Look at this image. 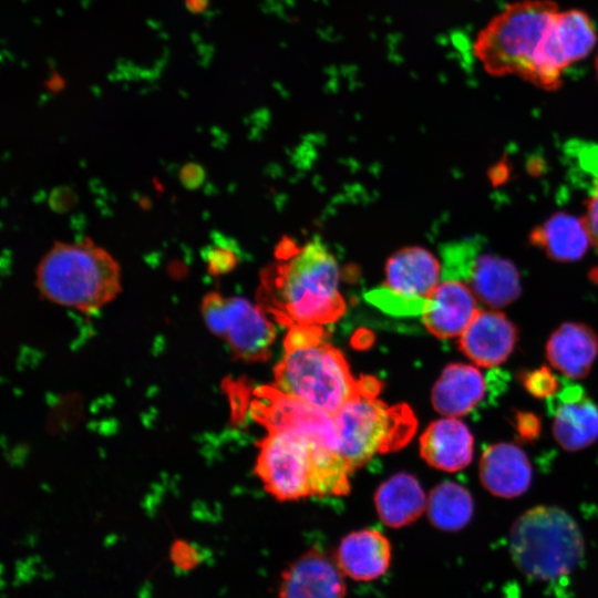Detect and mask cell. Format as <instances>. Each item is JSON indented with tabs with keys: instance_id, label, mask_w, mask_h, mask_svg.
I'll return each instance as SVG.
<instances>
[{
	"instance_id": "cell-16",
	"label": "cell",
	"mask_w": 598,
	"mask_h": 598,
	"mask_svg": "<svg viewBox=\"0 0 598 598\" xmlns=\"http://www.w3.org/2000/svg\"><path fill=\"white\" fill-rule=\"evenodd\" d=\"M420 454L432 467L444 472L465 468L474 454V437L461 420L433 421L420 437Z\"/></svg>"
},
{
	"instance_id": "cell-8",
	"label": "cell",
	"mask_w": 598,
	"mask_h": 598,
	"mask_svg": "<svg viewBox=\"0 0 598 598\" xmlns=\"http://www.w3.org/2000/svg\"><path fill=\"white\" fill-rule=\"evenodd\" d=\"M596 42V28L586 12L558 10L540 47L529 83L548 91L558 89L564 71L588 56Z\"/></svg>"
},
{
	"instance_id": "cell-29",
	"label": "cell",
	"mask_w": 598,
	"mask_h": 598,
	"mask_svg": "<svg viewBox=\"0 0 598 598\" xmlns=\"http://www.w3.org/2000/svg\"><path fill=\"white\" fill-rule=\"evenodd\" d=\"M174 564L184 570L194 568L198 563V557L193 547L183 542H176L171 551Z\"/></svg>"
},
{
	"instance_id": "cell-18",
	"label": "cell",
	"mask_w": 598,
	"mask_h": 598,
	"mask_svg": "<svg viewBox=\"0 0 598 598\" xmlns=\"http://www.w3.org/2000/svg\"><path fill=\"white\" fill-rule=\"evenodd\" d=\"M336 561L341 571L354 580H374L390 567L391 545L377 529L355 530L339 544Z\"/></svg>"
},
{
	"instance_id": "cell-1",
	"label": "cell",
	"mask_w": 598,
	"mask_h": 598,
	"mask_svg": "<svg viewBox=\"0 0 598 598\" xmlns=\"http://www.w3.org/2000/svg\"><path fill=\"white\" fill-rule=\"evenodd\" d=\"M266 270L259 306L281 324H319L338 320L346 311L334 257L318 240L282 255Z\"/></svg>"
},
{
	"instance_id": "cell-17",
	"label": "cell",
	"mask_w": 598,
	"mask_h": 598,
	"mask_svg": "<svg viewBox=\"0 0 598 598\" xmlns=\"http://www.w3.org/2000/svg\"><path fill=\"white\" fill-rule=\"evenodd\" d=\"M546 358L550 365L570 379H582L598 357V334L581 322H565L549 336Z\"/></svg>"
},
{
	"instance_id": "cell-19",
	"label": "cell",
	"mask_w": 598,
	"mask_h": 598,
	"mask_svg": "<svg viewBox=\"0 0 598 598\" xmlns=\"http://www.w3.org/2000/svg\"><path fill=\"white\" fill-rule=\"evenodd\" d=\"M442 269L437 259L421 247L403 248L385 266L384 286L415 299H426L440 283Z\"/></svg>"
},
{
	"instance_id": "cell-7",
	"label": "cell",
	"mask_w": 598,
	"mask_h": 598,
	"mask_svg": "<svg viewBox=\"0 0 598 598\" xmlns=\"http://www.w3.org/2000/svg\"><path fill=\"white\" fill-rule=\"evenodd\" d=\"M380 382L363 377L360 391L333 415L339 452L352 470L372 456L403 447L416 430V419L405 404L389 405L377 396Z\"/></svg>"
},
{
	"instance_id": "cell-27",
	"label": "cell",
	"mask_w": 598,
	"mask_h": 598,
	"mask_svg": "<svg viewBox=\"0 0 598 598\" xmlns=\"http://www.w3.org/2000/svg\"><path fill=\"white\" fill-rule=\"evenodd\" d=\"M207 270L210 275L229 272L237 264L235 254L225 247H214L206 255Z\"/></svg>"
},
{
	"instance_id": "cell-11",
	"label": "cell",
	"mask_w": 598,
	"mask_h": 598,
	"mask_svg": "<svg viewBox=\"0 0 598 598\" xmlns=\"http://www.w3.org/2000/svg\"><path fill=\"white\" fill-rule=\"evenodd\" d=\"M553 435L566 451L576 452L598 440V405L578 385L568 383L548 400Z\"/></svg>"
},
{
	"instance_id": "cell-5",
	"label": "cell",
	"mask_w": 598,
	"mask_h": 598,
	"mask_svg": "<svg viewBox=\"0 0 598 598\" xmlns=\"http://www.w3.org/2000/svg\"><path fill=\"white\" fill-rule=\"evenodd\" d=\"M551 0L507 4L477 33L473 51L493 76L516 75L530 82L540 47L558 11Z\"/></svg>"
},
{
	"instance_id": "cell-9",
	"label": "cell",
	"mask_w": 598,
	"mask_h": 598,
	"mask_svg": "<svg viewBox=\"0 0 598 598\" xmlns=\"http://www.w3.org/2000/svg\"><path fill=\"white\" fill-rule=\"evenodd\" d=\"M250 410L254 419L268 432L283 431L307 436L339 451L333 415L272 385L256 391Z\"/></svg>"
},
{
	"instance_id": "cell-14",
	"label": "cell",
	"mask_w": 598,
	"mask_h": 598,
	"mask_svg": "<svg viewBox=\"0 0 598 598\" xmlns=\"http://www.w3.org/2000/svg\"><path fill=\"white\" fill-rule=\"evenodd\" d=\"M477 311V298L466 282L444 279L427 297L421 316L429 332L450 339L461 336Z\"/></svg>"
},
{
	"instance_id": "cell-20",
	"label": "cell",
	"mask_w": 598,
	"mask_h": 598,
	"mask_svg": "<svg viewBox=\"0 0 598 598\" xmlns=\"http://www.w3.org/2000/svg\"><path fill=\"white\" fill-rule=\"evenodd\" d=\"M485 392L486 380L476 367L450 363L436 380L431 400L436 412L455 417L463 416L476 408Z\"/></svg>"
},
{
	"instance_id": "cell-32",
	"label": "cell",
	"mask_w": 598,
	"mask_h": 598,
	"mask_svg": "<svg viewBox=\"0 0 598 598\" xmlns=\"http://www.w3.org/2000/svg\"><path fill=\"white\" fill-rule=\"evenodd\" d=\"M595 69H596L597 78H598V54H597L596 61H595Z\"/></svg>"
},
{
	"instance_id": "cell-12",
	"label": "cell",
	"mask_w": 598,
	"mask_h": 598,
	"mask_svg": "<svg viewBox=\"0 0 598 598\" xmlns=\"http://www.w3.org/2000/svg\"><path fill=\"white\" fill-rule=\"evenodd\" d=\"M342 574L326 553L309 549L282 571L278 598H344Z\"/></svg>"
},
{
	"instance_id": "cell-15",
	"label": "cell",
	"mask_w": 598,
	"mask_h": 598,
	"mask_svg": "<svg viewBox=\"0 0 598 598\" xmlns=\"http://www.w3.org/2000/svg\"><path fill=\"white\" fill-rule=\"evenodd\" d=\"M532 465L526 453L512 443H495L483 452L478 476L492 495L514 498L524 494L532 483Z\"/></svg>"
},
{
	"instance_id": "cell-10",
	"label": "cell",
	"mask_w": 598,
	"mask_h": 598,
	"mask_svg": "<svg viewBox=\"0 0 598 598\" xmlns=\"http://www.w3.org/2000/svg\"><path fill=\"white\" fill-rule=\"evenodd\" d=\"M215 336L226 340L238 359L259 362L269 358L276 329L259 305L255 306L241 297H230L226 298Z\"/></svg>"
},
{
	"instance_id": "cell-6",
	"label": "cell",
	"mask_w": 598,
	"mask_h": 598,
	"mask_svg": "<svg viewBox=\"0 0 598 598\" xmlns=\"http://www.w3.org/2000/svg\"><path fill=\"white\" fill-rule=\"evenodd\" d=\"M515 566L527 577L554 580L569 575L584 556L576 520L556 506H535L513 523L508 537Z\"/></svg>"
},
{
	"instance_id": "cell-22",
	"label": "cell",
	"mask_w": 598,
	"mask_h": 598,
	"mask_svg": "<svg viewBox=\"0 0 598 598\" xmlns=\"http://www.w3.org/2000/svg\"><path fill=\"white\" fill-rule=\"evenodd\" d=\"M427 497L419 481L411 474L398 473L384 481L374 495L380 519L399 528L416 520L425 511Z\"/></svg>"
},
{
	"instance_id": "cell-21",
	"label": "cell",
	"mask_w": 598,
	"mask_h": 598,
	"mask_svg": "<svg viewBox=\"0 0 598 598\" xmlns=\"http://www.w3.org/2000/svg\"><path fill=\"white\" fill-rule=\"evenodd\" d=\"M465 282L480 301L492 308L508 306L522 290L514 264L489 254L476 256Z\"/></svg>"
},
{
	"instance_id": "cell-30",
	"label": "cell",
	"mask_w": 598,
	"mask_h": 598,
	"mask_svg": "<svg viewBox=\"0 0 598 598\" xmlns=\"http://www.w3.org/2000/svg\"><path fill=\"white\" fill-rule=\"evenodd\" d=\"M582 220L588 231L590 243L598 250V186L587 203L586 214Z\"/></svg>"
},
{
	"instance_id": "cell-13",
	"label": "cell",
	"mask_w": 598,
	"mask_h": 598,
	"mask_svg": "<svg viewBox=\"0 0 598 598\" xmlns=\"http://www.w3.org/2000/svg\"><path fill=\"white\" fill-rule=\"evenodd\" d=\"M517 340L518 330L506 315L478 310L460 336L458 347L476 365L492 368L509 358Z\"/></svg>"
},
{
	"instance_id": "cell-24",
	"label": "cell",
	"mask_w": 598,
	"mask_h": 598,
	"mask_svg": "<svg viewBox=\"0 0 598 598\" xmlns=\"http://www.w3.org/2000/svg\"><path fill=\"white\" fill-rule=\"evenodd\" d=\"M426 512L430 522L437 529L457 532L472 519L474 501L464 486L447 481L430 492Z\"/></svg>"
},
{
	"instance_id": "cell-23",
	"label": "cell",
	"mask_w": 598,
	"mask_h": 598,
	"mask_svg": "<svg viewBox=\"0 0 598 598\" xmlns=\"http://www.w3.org/2000/svg\"><path fill=\"white\" fill-rule=\"evenodd\" d=\"M530 241L557 261H574L585 255L590 238L582 219L557 213L532 231Z\"/></svg>"
},
{
	"instance_id": "cell-25",
	"label": "cell",
	"mask_w": 598,
	"mask_h": 598,
	"mask_svg": "<svg viewBox=\"0 0 598 598\" xmlns=\"http://www.w3.org/2000/svg\"><path fill=\"white\" fill-rule=\"evenodd\" d=\"M367 298L383 311L395 316L422 315L427 299L409 298L391 291L385 286L370 291Z\"/></svg>"
},
{
	"instance_id": "cell-3",
	"label": "cell",
	"mask_w": 598,
	"mask_h": 598,
	"mask_svg": "<svg viewBox=\"0 0 598 598\" xmlns=\"http://www.w3.org/2000/svg\"><path fill=\"white\" fill-rule=\"evenodd\" d=\"M324 336L319 324L289 327L272 386L336 415L360 391L362 378L352 375L343 354L326 343Z\"/></svg>"
},
{
	"instance_id": "cell-4",
	"label": "cell",
	"mask_w": 598,
	"mask_h": 598,
	"mask_svg": "<svg viewBox=\"0 0 598 598\" xmlns=\"http://www.w3.org/2000/svg\"><path fill=\"white\" fill-rule=\"evenodd\" d=\"M35 275L37 289L44 299L84 313L96 312L121 291L117 261L90 238L54 243Z\"/></svg>"
},
{
	"instance_id": "cell-28",
	"label": "cell",
	"mask_w": 598,
	"mask_h": 598,
	"mask_svg": "<svg viewBox=\"0 0 598 598\" xmlns=\"http://www.w3.org/2000/svg\"><path fill=\"white\" fill-rule=\"evenodd\" d=\"M514 427L520 441L532 442L539 436L542 422L532 412L516 411L514 415Z\"/></svg>"
},
{
	"instance_id": "cell-31",
	"label": "cell",
	"mask_w": 598,
	"mask_h": 598,
	"mask_svg": "<svg viewBox=\"0 0 598 598\" xmlns=\"http://www.w3.org/2000/svg\"><path fill=\"white\" fill-rule=\"evenodd\" d=\"M204 179L203 168L196 164H187L181 171V181L186 187H197Z\"/></svg>"
},
{
	"instance_id": "cell-2",
	"label": "cell",
	"mask_w": 598,
	"mask_h": 598,
	"mask_svg": "<svg viewBox=\"0 0 598 598\" xmlns=\"http://www.w3.org/2000/svg\"><path fill=\"white\" fill-rule=\"evenodd\" d=\"M256 472L279 501L340 496L352 468L338 450L307 436L271 431L259 442Z\"/></svg>"
},
{
	"instance_id": "cell-26",
	"label": "cell",
	"mask_w": 598,
	"mask_h": 598,
	"mask_svg": "<svg viewBox=\"0 0 598 598\" xmlns=\"http://www.w3.org/2000/svg\"><path fill=\"white\" fill-rule=\"evenodd\" d=\"M519 381L523 388L536 399H550L559 391L557 377L545 365L522 372Z\"/></svg>"
}]
</instances>
